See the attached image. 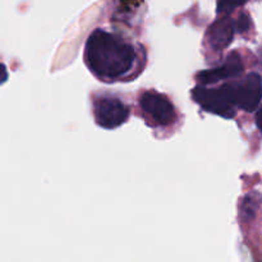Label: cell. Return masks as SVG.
<instances>
[{"mask_svg":"<svg viewBox=\"0 0 262 262\" xmlns=\"http://www.w3.org/2000/svg\"><path fill=\"white\" fill-rule=\"evenodd\" d=\"M127 37L96 28L84 45L83 59L97 79L106 83L135 79L143 71L146 53Z\"/></svg>","mask_w":262,"mask_h":262,"instance_id":"cell-1","label":"cell"},{"mask_svg":"<svg viewBox=\"0 0 262 262\" xmlns=\"http://www.w3.org/2000/svg\"><path fill=\"white\" fill-rule=\"evenodd\" d=\"M192 97L204 110L224 118L234 117L237 109L255 112L261 101L260 74H246L219 87L197 84Z\"/></svg>","mask_w":262,"mask_h":262,"instance_id":"cell-2","label":"cell"},{"mask_svg":"<svg viewBox=\"0 0 262 262\" xmlns=\"http://www.w3.org/2000/svg\"><path fill=\"white\" fill-rule=\"evenodd\" d=\"M138 114L152 129H169L179 122V114L170 97L150 89L138 95Z\"/></svg>","mask_w":262,"mask_h":262,"instance_id":"cell-3","label":"cell"},{"mask_svg":"<svg viewBox=\"0 0 262 262\" xmlns=\"http://www.w3.org/2000/svg\"><path fill=\"white\" fill-rule=\"evenodd\" d=\"M92 113L97 125L106 129L120 127L128 120L130 106L112 92L92 94Z\"/></svg>","mask_w":262,"mask_h":262,"instance_id":"cell-4","label":"cell"},{"mask_svg":"<svg viewBox=\"0 0 262 262\" xmlns=\"http://www.w3.org/2000/svg\"><path fill=\"white\" fill-rule=\"evenodd\" d=\"M251 25L248 15L242 18V14L237 19H232L230 15H219L216 20L210 26L205 36V46L214 53L225 50L232 43L234 33L243 32V27L250 28Z\"/></svg>","mask_w":262,"mask_h":262,"instance_id":"cell-5","label":"cell"},{"mask_svg":"<svg viewBox=\"0 0 262 262\" xmlns=\"http://www.w3.org/2000/svg\"><path fill=\"white\" fill-rule=\"evenodd\" d=\"M245 72L243 58L239 51H233L225 58L223 64L215 69L200 72L196 76L199 84H216L222 79H233L242 76Z\"/></svg>","mask_w":262,"mask_h":262,"instance_id":"cell-6","label":"cell"},{"mask_svg":"<svg viewBox=\"0 0 262 262\" xmlns=\"http://www.w3.org/2000/svg\"><path fill=\"white\" fill-rule=\"evenodd\" d=\"M248 0H217V14L229 15L237 8L243 7Z\"/></svg>","mask_w":262,"mask_h":262,"instance_id":"cell-7","label":"cell"},{"mask_svg":"<svg viewBox=\"0 0 262 262\" xmlns=\"http://www.w3.org/2000/svg\"><path fill=\"white\" fill-rule=\"evenodd\" d=\"M8 78V72H7V68H5L4 64L0 63V84L3 83V82L7 81Z\"/></svg>","mask_w":262,"mask_h":262,"instance_id":"cell-8","label":"cell"}]
</instances>
